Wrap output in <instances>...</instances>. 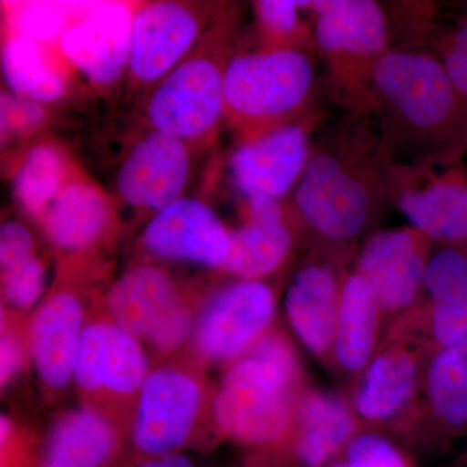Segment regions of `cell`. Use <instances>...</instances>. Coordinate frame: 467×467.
<instances>
[{
    "instance_id": "obj_1",
    "label": "cell",
    "mask_w": 467,
    "mask_h": 467,
    "mask_svg": "<svg viewBox=\"0 0 467 467\" xmlns=\"http://www.w3.org/2000/svg\"><path fill=\"white\" fill-rule=\"evenodd\" d=\"M380 153L400 169L453 168L467 153V99L429 52L391 50L371 67L361 112Z\"/></svg>"
},
{
    "instance_id": "obj_2",
    "label": "cell",
    "mask_w": 467,
    "mask_h": 467,
    "mask_svg": "<svg viewBox=\"0 0 467 467\" xmlns=\"http://www.w3.org/2000/svg\"><path fill=\"white\" fill-rule=\"evenodd\" d=\"M389 174L371 129L350 128L337 142L312 150L294 207L319 250L340 259L370 229L380 202L389 198Z\"/></svg>"
},
{
    "instance_id": "obj_3",
    "label": "cell",
    "mask_w": 467,
    "mask_h": 467,
    "mask_svg": "<svg viewBox=\"0 0 467 467\" xmlns=\"http://www.w3.org/2000/svg\"><path fill=\"white\" fill-rule=\"evenodd\" d=\"M306 387V377L247 353L226 368L213 393L218 434L252 451L287 456L297 401Z\"/></svg>"
},
{
    "instance_id": "obj_4",
    "label": "cell",
    "mask_w": 467,
    "mask_h": 467,
    "mask_svg": "<svg viewBox=\"0 0 467 467\" xmlns=\"http://www.w3.org/2000/svg\"><path fill=\"white\" fill-rule=\"evenodd\" d=\"M202 368L192 355L150 368L129 435L135 457L207 447L221 439L213 418L214 391Z\"/></svg>"
},
{
    "instance_id": "obj_5",
    "label": "cell",
    "mask_w": 467,
    "mask_h": 467,
    "mask_svg": "<svg viewBox=\"0 0 467 467\" xmlns=\"http://www.w3.org/2000/svg\"><path fill=\"white\" fill-rule=\"evenodd\" d=\"M315 86V67L300 48H264L229 58L225 116L244 140L294 124Z\"/></svg>"
},
{
    "instance_id": "obj_6",
    "label": "cell",
    "mask_w": 467,
    "mask_h": 467,
    "mask_svg": "<svg viewBox=\"0 0 467 467\" xmlns=\"http://www.w3.org/2000/svg\"><path fill=\"white\" fill-rule=\"evenodd\" d=\"M150 371L149 358L137 337L119 327L104 309L88 316L73 374L84 407L109 418L129 438Z\"/></svg>"
},
{
    "instance_id": "obj_7",
    "label": "cell",
    "mask_w": 467,
    "mask_h": 467,
    "mask_svg": "<svg viewBox=\"0 0 467 467\" xmlns=\"http://www.w3.org/2000/svg\"><path fill=\"white\" fill-rule=\"evenodd\" d=\"M434 348L414 310L389 326L352 387L349 402L359 425L400 435L416 407L427 359Z\"/></svg>"
},
{
    "instance_id": "obj_8",
    "label": "cell",
    "mask_w": 467,
    "mask_h": 467,
    "mask_svg": "<svg viewBox=\"0 0 467 467\" xmlns=\"http://www.w3.org/2000/svg\"><path fill=\"white\" fill-rule=\"evenodd\" d=\"M198 306L165 267L140 264L110 285L103 309L140 343L169 358L192 342Z\"/></svg>"
},
{
    "instance_id": "obj_9",
    "label": "cell",
    "mask_w": 467,
    "mask_h": 467,
    "mask_svg": "<svg viewBox=\"0 0 467 467\" xmlns=\"http://www.w3.org/2000/svg\"><path fill=\"white\" fill-rule=\"evenodd\" d=\"M226 34H209L171 70L147 104L150 128L187 144L202 142L225 117Z\"/></svg>"
},
{
    "instance_id": "obj_10",
    "label": "cell",
    "mask_w": 467,
    "mask_h": 467,
    "mask_svg": "<svg viewBox=\"0 0 467 467\" xmlns=\"http://www.w3.org/2000/svg\"><path fill=\"white\" fill-rule=\"evenodd\" d=\"M301 5L315 14V39L330 64L340 99L359 113L371 67L392 50L386 12L374 0H315Z\"/></svg>"
},
{
    "instance_id": "obj_11",
    "label": "cell",
    "mask_w": 467,
    "mask_h": 467,
    "mask_svg": "<svg viewBox=\"0 0 467 467\" xmlns=\"http://www.w3.org/2000/svg\"><path fill=\"white\" fill-rule=\"evenodd\" d=\"M275 294L265 281L235 279L202 304L193 328L192 355L201 364L229 367L275 326Z\"/></svg>"
},
{
    "instance_id": "obj_12",
    "label": "cell",
    "mask_w": 467,
    "mask_h": 467,
    "mask_svg": "<svg viewBox=\"0 0 467 467\" xmlns=\"http://www.w3.org/2000/svg\"><path fill=\"white\" fill-rule=\"evenodd\" d=\"M432 244L416 227L404 226L374 233L359 248L355 270L376 295L387 330L422 303Z\"/></svg>"
},
{
    "instance_id": "obj_13",
    "label": "cell",
    "mask_w": 467,
    "mask_h": 467,
    "mask_svg": "<svg viewBox=\"0 0 467 467\" xmlns=\"http://www.w3.org/2000/svg\"><path fill=\"white\" fill-rule=\"evenodd\" d=\"M467 435V348L435 347L427 359L413 413L400 441L444 451Z\"/></svg>"
},
{
    "instance_id": "obj_14",
    "label": "cell",
    "mask_w": 467,
    "mask_h": 467,
    "mask_svg": "<svg viewBox=\"0 0 467 467\" xmlns=\"http://www.w3.org/2000/svg\"><path fill=\"white\" fill-rule=\"evenodd\" d=\"M392 168L389 199L432 243L467 250V173Z\"/></svg>"
},
{
    "instance_id": "obj_15",
    "label": "cell",
    "mask_w": 467,
    "mask_h": 467,
    "mask_svg": "<svg viewBox=\"0 0 467 467\" xmlns=\"http://www.w3.org/2000/svg\"><path fill=\"white\" fill-rule=\"evenodd\" d=\"M190 173V144L150 129L122 160L117 193L129 207L155 214L182 198Z\"/></svg>"
},
{
    "instance_id": "obj_16",
    "label": "cell",
    "mask_w": 467,
    "mask_h": 467,
    "mask_svg": "<svg viewBox=\"0 0 467 467\" xmlns=\"http://www.w3.org/2000/svg\"><path fill=\"white\" fill-rule=\"evenodd\" d=\"M340 260L319 250L297 269L285 296V317L313 358L331 367L343 276Z\"/></svg>"
},
{
    "instance_id": "obj_17",
    "label": "cell",
    "mask_w": 467,
    "mask_h": 467,
    "mask_svg": "<svg viewBox=\"0 0 467 467\" xmlns=\"http://www.w3.org/2000/svg\"><path fill=\"white\" fill-rule=\"evenodd\" d=\"M229 233L211 205L182 196L152 214L142 243L147 252L160 260L223 270L229 252Z\"/></svg>"
},
{
    "instance_id": "obj_18",
    "label": "cell",
    "mask_w": 467,
    "mask_h": 467,
    "mask_svg": "<svg viewBox=\"0 0 467 467\" xmlns=\"http://www.w3.org/2000/svg\"><path fill=\"white\" fill-rule=\"evenodd\" d=\"M308 131L290 124L243 140L230 158V173L248 199H281L294 192L312 155Z\"/></svg>"
},
{
    "instance_id": "obj_19",
    "label": "cell",
    "mask_w": 467,
    "mask_h": 467,
    "mask_svg": "<svg viewBox=\"0 0 467 467\" xmlns=\"http://www.w3.org/2000/svg\"><path fill=\"white\" fill-rule=\"evenodd\" d=\"M202 18L192 5L156 2L135 11L129 69L140 84L165 78L192 54Z\"/></svg>"
},
{
    "instance_id": "obj_20",
    "label": "cell",
    "mask_w": 467,
    "mask_h": 467,
    "mask_svg": "<svg viewBox=\"0 0 467 467\" xmlns=\"http://www.w3.org/2000/svg\"><path fill=\"white\" fill-rule=\"evenodd\" d=\"M88 312L78 292L58 285L48 292L29 322V348L39 380L48 392L73 382L77 350Z\"/></svg>"
},
{
    "instance_id": "obj_21",
    "label": "cell",
    "mask_w": 467,
    "mask_h": 467,
    "mask_svg": "<svg viewBox=\"0 0 467 467\" xmlns=\"http://www.w3.org/2000/svg\"><path fill=\"white\" fill-rule=\"evenodd\" d=\"M134 15L125 3L94 5L63 34L61 52L92 84H112L129 67Z\"/></svg>"
},
{
    "instance_id": "obj_22",
    "label": "cell",
    "mask_w": 467,
    "mask_h": 467,
    "mask_svg": "<svg viewBox=\"0 0 467 467\" xmlns=\"http://www.w3.org/2000/svg\"><path fill=\"white\" fill-rule=\"evenodd\" d=\"M294 248V232L284 205L272 196L248 199L243 225L229 233L223 272L236 279L264 281L275 275Z\"/></svg>"
},
{
    "instance_id": "obj_23",
    "label": "cell",
    "mask_w": 467,
    "mask_h": 467,
    "mask_svg": "<svg viewBox=\"0 0 467 467\" xmlns=\"http://www.w3.org/2000/svg\"><path fill=\"white\" fill-rule=\"evenodd\" d=\"M423 304L417 316L439 348H467V250L439 245L425 275Z\"/></svg>"
},
{
    "instance_id": "obj_24",
    "label": "cell",
    "mask_w": 467,
    "mask_h": 467,
    "mask_svg": "<svg viewBox=\"0 0 467 467\" xmlns=\"http://www.w3.org/2000/svg\"><path fill=\"white\" fill-rule=\"evenodd\" d=\"M361 427L349 400L308 386L297 401L287 457L297 467H326Z\"/></svg>"
},
{
    "instance_id": "obj_25",
    "label": "cell",
    "mask_w": 467,
    "mask_h": 467,
    "mask_svg": "<svg viewBox=\"0 0 467 467\" xmlns=\"http://www.w3.org/2000/svg\"><path fill=\"white\" fill-rule=\"evenodd\" d=\"M382 310L370 285L356 270L343 276L331 368L355 384L386 337Z\"/></svg>"
},
{
    "instance_id": "obj_26",
    "label": "cell",
    "mask_w": 467,
    "mask_h": 467,
    "mask_svg": "<svg viewBox=\"0 0 467 467\" xmlns=\"http://www.w3.org/2000/svg\"><path fill=\"white\" fill-rule=\"evenodd\" d=\"M126 439L109 418L81 405L52 425L36 467H116Z\"/></svg>"
},
{
    "instance_id": "obj_27",
    "label": "cell",
    "mask_w": 467,
    "mask_h": 467,
    "mask_svg": "<svg viewBox=\"0 0 467 467\" xmlns=\"http://www.w3.org/2000/svg\"><path fill=\"white\" fill-rule=\"evenodd\" d=\"M112 223L109 196L85 180H69L41 220L51 244L70 256L99 245Z\"/></svg>"
},
{
    "instance_id": "obj_28",
    "label": "cell",
    "mask_w": 467,
    "mask_h": 467,
    "mask_svg": "<svg viewBox=\"0 0 467 467\" xmlns=\"http://www.w3.org/2000/svg\"><path fill=\"white\" fill-rule=\"evenodd\" d=\"M2 70L14 95L36 103H51L63 97V75L47 60L41 43L12 34L3 45Z\"/></svg>"
},
{
    "instance_id": "obj_29",
    "label": "cell",
    "mask_w": 467,
    "mask_h": 467,
    "mask_svg": "<svg viewBox=\"0 0 467 467\" xmlns=\"http://www.w3.org/2000/svg\"><path fill=\"white\" fill-rule=\"evenodd\" d=\"M67 182V162L61 150L52 144H36L15 173V201L27 216L41 221Z\"/></svg>"
},
{
    "instance_id": "obj_30",
    "label": "cell",
    "mask_w": 467,
    "mask_h": 467,
    "mask_svg": "<svg viewBox=\"0 0 467 467\" xmlns=\"http://www.w3.org/2000/svg\"><path fill=\"white\" fill-rule=\"evenodd\" d=\"M326 467H414L401 442L389 432L361 427L339 454Z\"/></svg>"
},
{
    "instance_id": "obj_31",
    "label": "cell",
    "mask_w": 467,
    "mask_h": 467,
    "mask_svg": "<svg viewBox=\"0 0 467 467\" xmlns=\"http://www.w3.org/2000/svg\"><path fill=\"white\" fill-rule=\"evenodd\" d=\"M84 5L67 3L27 2L14 7L11 15L14 34L26 36L38 43L60 41L70 24L73 11Z\"/></svg>"
},
{
    "instance_id": "obj_32",
    "label": "cell",
    "mask_w": 467,
    "mask_h": 467,
    "mask_svg": "<svg viewBox=\"0 0 467 467\" xmlns=\"http://www.w3.org/2000/svg\"><path fill=\"white\" fill-rule=\"evenodd\" d=\"M47 266L34 254L27 259L2 270V295L9 308L26 312L41 297Z\"/></svg>"
},
{
    "instance_id": "obj_33",
    "label": "cell",
    "mask_w": 467,
    "mask_h": 467,
    "mask_svg": "<svg viewBox=\"0 0 467 467\" xmlns=\"http://www.w3.org/2000/svg\"><path fill=\"white\" fill-rule=\"evenodd\" d=\"M254 9L264 36L272 43L270 48H294L292 43L296 41L301 30V2L260 0Z\"/></svg>"
},
{
    "instance_id": "obj_34",
    "label": "cell",
    "mask_w": 467,
    "mask_h": 467,
    "mask_svg": "<svg viewBox=\"0 0 467 467\" xmlns=\"http://www.w3.org/2000/svg\"><path fill=\"white\" fill-rule=\"evenodd\" d=\"M0 380L5 389L24 370L30 358L29 326L26 328L11 312L2 310V344H0Z\"/></svg>"
},
{
    "instance_id": "obj_35",
    "label": "cell",
    "mask_w": 467,
    "mask_h": 467,
    "mask_svg": "<svg viewBox=\"0 0 467 467\" xmlns=\"http://www.w3.org/2000/svg\"><path fill=\"white\" fill-rule=\"evenodd\" d=\"M439 60L451 84L467 99V16L441 36Z\"/></svg>"
},
{
    "instance_id": "obj_36",
    "label": "cell",
    "mask_w": 467,
    "mask_h": 467,
    "mask_svg": "<svg viewBox=\"0 0 467 467\" xmlns=\"http://www.w3.org/2000/svg\"><path fill=\"white\" fill-rule=\"evenodd\" d=\"M34 254L36 250L32 232L16 220L3 221L0 227V269H7Z\"/></svg>"
},
{
    "instance_id": "obj_37",
    "label": "cell",
    "mask_w": 467,
    "mask_h": 467,
    "mask_svg": "<svg viewBox=\"0 0 467 467\" xmlns=\"http://www.w3.org/2000/svg\"><path fill=\"white\" fill-rule=\"evenodd\" d=\"M43 110L36 101L17 95L2 94V133L24 131L42 121Z\"/></svg>"
},
{
    "instance_id": "obj_38",
    "label": "cell",
    "mask_w": 467,
    "mask_h": 467,
    "mask_svg": "<svg viewBox=\"0 0 467 467\" xmlns=\"http://www.w3.org/2000/svg\"><path fill=\"white\" fill-rule=\"evenodd\" d=\"M116 467H199L183 451L150 457H131L119 461Z\"/></svg>"
},
{
    "instance_id": "obj_39",
    "label": "cell",
    "mask_w": 467,
    "mask_h": 467,
    "mask_svg": "<svg viewBox=\"0 0 467 467\" xmlns=\"http://www.w3.org/2000/svg\"><path fill=\"white\" fill-rule=\"evenodd\" d=\"M241 467H297L285 454L252 451Z\"/></svg>"
},
{
    "instance_id": "obj_40",
    "label": "cell",
    "mask_w": 467,
    "mask_h": 467,
    "mask_svg": "<svg viewBox=\"0 0 467 467\" xmlns=\"http://www.w3.org/2000/svg\"><path fill=\"white\" fill-rule=\"evenodd\" d=\"M450 467H467V448L465 451H461Z\"/></svg>"
}]
</instances>
